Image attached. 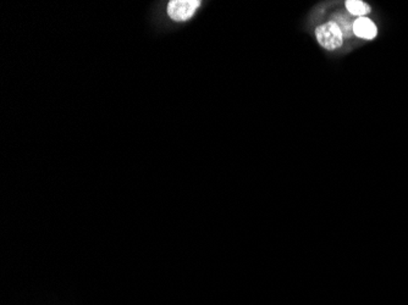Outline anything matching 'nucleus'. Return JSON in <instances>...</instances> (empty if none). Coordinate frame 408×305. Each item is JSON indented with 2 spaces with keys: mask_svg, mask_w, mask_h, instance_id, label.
<instances>
[{
  "mask_svg": "<svg viewBox=\"0 0 408 305\" xmlns=\"http://www.w3.org/2000/svg\"><path fill=\"white\" fill-rule=\"evenodd\" d=\"M201 1L198 0H174L168 5V14L174 21H187L192 18Z\"/></svg>",
  "mask_w": 408,
  "mask_h": 305,
  "instance_id": "2",
  "label": "nucleus"
},
{
  "mask_svg": "<svg viewBox=\"0 0 408 305\" xmlns=\"http://www.w3.org/2000/svg\"><path fill=\"white\" fill-rule=\"evenodd\" d=\"M353 33L363 39L376 38L378 30L376 23L367 18H359L353 23Z\"/></svg>",
  "mask_w": 408,
  "mask_h": 305,
  "instance_id": "3",
  "label": "nucleus"
},
{
  "mask_svg": "<svg viewBox=\"0 0 408 305\" xmlns=\"http://www.w3.org/2000/svg\"><path fill=\"white\" fill-rule=\"evenodd\" d=\"M346 9L349 10L350 14L354 15V16H364L371 13V6L359 0L346 1Z\"/></svg>",
  "mask_w": 408,
  "mask_h": 305,
  "instance_id": "4",
  "label": "nucleus"
},
{
  "mask_svg": "<svg viewBox=\"0 0 408 305\" xmlns=\"http://www.w3.org/2000/svg\"><path fill=\"white\" fill-rule=\"evenodd\" d=\"M316 39L326 51H335L342 46L344 35L336 23H328L321 25L316 30Z\"/></svg>",
  "mask_w": 408,
  "mask_h": 305,
  "instance_id": "1",
  "label": "nucleus"
}]
</instances>
